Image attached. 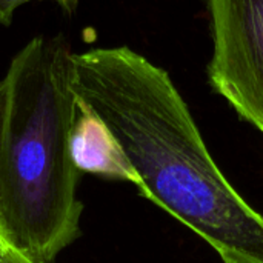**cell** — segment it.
I'll use <instances>...</instances> for the list:
<instances>
[{"label": "cell", "instance_id": "obj_3", "mask_svg": "<svg viewBox=\"0 0 263 263\" xmlns=\"http://www.w3.org/2000/svg\"><path fill=\"white\" fill-rule=\"evenodd\" d=\"M213 35L208 79L236 112L263 126V0H205Z\"/></svg>", "mask_w": 263, "mask_h": 263}, {"label": "cell", "instance_id": "obj_6", "mask_svg": "<svg viewBox=\"0 0 263 263\" xmlns=\"http://www.w3.org/2000/svg\"><path fill=\"white\" fill-rule=\"evenodd\" d=\"M5 109H6V82L5 79L0 80V145H2V134H3V122H5ZM0 242L8 245L2 236V231H0ZM9 247V245H8Z\"/></svg>", "mask_w": 263, "mask_h": 263}, {"label": "cell", "instance_id": "obj_2", "mask_svg": "<svg viewBox=\"0 0 263 263\" xmlns=\"http://www.w3.org/2000/svg\"><path fill=\"white\" fill-rule=\"evenodd\" d=\"M63 34L35 35L5 74L0 145V231L35 263H51L80 234V173L71 159L77 97Z\"/></svg>", "mask_w": 263, "mask_h": 263}, {"label": "cell", "instance_id": "obj_7", "mask_svg": "<svg viewBox=\"0 0 263 263\" xmlns=\"http://www.w3.org/2000/svg\"><path fill=\"white\" fill-rule=\"evenodd\" d=\"M0 263H35L29 260L28 257H25L23 254H20L15 250H6L0 254Z\"/></svg>", "mask_w": 263, "mask_h": 263}, {"label": "cell", "instance_id": "obj_4", "mask_svg": "<svg viewBox=\"0 0 263 263\" xmlns=\"http://www.w3.org/2000/svg\"><path fill=\"white\" fill-rule=\"evenodd\" d=\"M77 102L69 142L71 159L77 171L129 182L139 188L140 179L116 136L89 106L79 99Z\"/></svg>", "mask_w": 263, "mask_h": 263}, {"label": "cell", "instance_id": "obj_5", "mask_svg": "<svg viewBox=\"0 0 263 263\" xmlns=\"http://www.w3.org/2000/svg\"><path fill=\"white\" fill-rule=\"evenodd\" d=\"M28 2H35V0H0V25L9 26L12 23L15 9ZM52 2H55L66 14L71 15L76 12L80 0H52Z\"/></svg>", "mask_w": 263, "mask_h": 263}, {"label": "cell", "instance_id": "obj_1", "mask_svg": "<svg viewBox=\"0 0 263 263\" xmlns=\"http://www.w3.org/2000/svg\"><path fill=\"white\" fill-rule=\"evenodd\" d=\"M71 86L111 129L139 193L203 239L223 263H263V214L210 154L170 74L128 46L71 52Z\"/></svg>", "mask_w": 263, "mask_h": 263}, {"label": "cell", "instance_id": "obj_9", "mask_svg": "<svg viewBox=\"0 0 263 263\" xmlns=\"http://www.w3.org/2000/svg\"><path fill=\"white\" fill-rule=\"evenodd\" d=\"M259 131H260V133H262V134H263V126H262V128H260V129H259Z\"/></svg>", "mask_w": 263, "mask_h": 263}, {"label": "cell", "instance_id": "obj_8", "mask_svg": "<svg viewBox=\"0 0 263 263\" xmlns=\"http://www.w3.org/2000/svg\"><path fill=\"white\" fill-rule=\"evenodd\" d=\"M6 250H11V247H8V245H5V243L0 242V254H2L3 251H6Z\"/></svg>", "mask_w": 263, "mask_h": 263}]
</instances>
